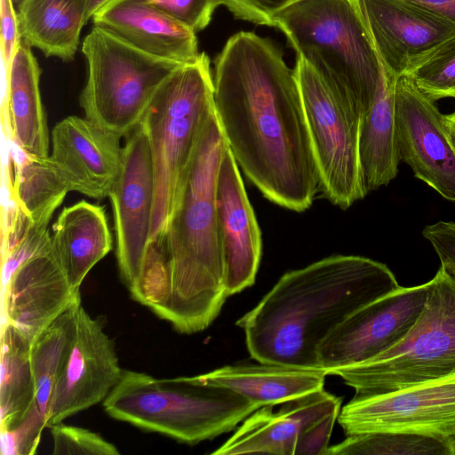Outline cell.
I'll use <instances>...</instances> for the list:
<instances>
[{"label": "cell", "instance_id": "cell-1", "mask_svg": "<svg viewBox=\"0 0 455 455\" xmlns=\"http://www.w3.org/2000/svg\"><path fill=\"white\" fill-rule=\"evenodd\" d=\"M214 110L238 167L271 202L307 210L320 178L294 69L253 32L232 36L214 60Z\"/></svg>", "mask_w": 455, "mask_h": 455}, {"label": "cell", "instance_id": "cell-2", "mask_svg": "<svg viewBox=\"0 0 455 455\" xmlns=\"http://www.w3.org/2000/svg\"><path fill=\"white\" fill-rule=\"evenodd\" d=\"M227 148L215 110L182 180L160 243L148 245L132 299L180 333L207 329L226 299L216 181Z\"/></svg>", "mask_w": 455, "mask_h": 455}, {"label": "cell", "instance_id": "cell-3", "mask_svg": "<svg viewBox=\"0 0 455 455\" xmlns=\"http://www.w3.org/2000/svg\"><path fill=\"white\" fill-rule=\"evenodd\" d=\"M399 286L384 263L333 255L286 272L236 325L259 363L320 369L322 341L355 311Z\"/></svg>", "mask_w": 455, "mask_h": 455}, {"label": "cell", "instance_id": "cell-4", "mask_svg": "<svg viewBox=\"0 0 455 455\" xmlns=\"http://www.w3.org/2000/svg\"><path fill=\"white\" fill-rule=\"evenodd\" d=\"M102 404L115 419L188 444L231 431L259 408L198 375L159 379L129 370Z\"/></svg>", "mask_w": 455, "mask_h": 455}, {"label": "cell", "instance_id": "cell-5", "mask_svg": "<svg viewBox=\"0 0 455 455\" xmlns=\"http://www.w3.org/2000/svg\"><path fill=\"white\" fill-rule=\"evenodd\" d=\"M274 27L361 116L373 104L382 65L353 0H297Z\"/></svg>", "mask_w": 455, "mask_h": 455}, {"label": "cell", "instance_id": "cell-6", "mask_svg": "<svg viewBox=\"0 0 455 455\" xmlns=\"http://www.w3.org/2000/svg\"><path fill=\"white\" fill-rule=\"evenodd\" d=\"M213 112L210 59L201 52L194 62L173 70L155 93L141 119L155 179L148 244L163 239L185 173Z\"/></svg>", "mask_w": 455, "mask_h": 455}, {"label": "cell", "instance_id": "cell-7", "mask_svg": "<svg viewBox=\"0 0 455 455\" xmlns=\"http://www.w3.org/2000/svg\"><path fill=\"white\" fill-rule=\"evenodd\" d=\"M357 395L398 390L455 374V279L439 267L424 307L395 346L360 363L333 371Z\"/></svg>", "mask_w": 455, "mask_h": 455}, {"label": "cell", "instance_id": "cell-8", "mask_svg": "<svg viewBox=\"0 0 455 455\" xmlns=\"http://www.w3.org/2000/svg\"><path fill=\"white\" fill-rule=\"evenodd\" d=\"M82 52L87 77L79 101L85 118L121 138L141 122L158 88L180 66L96 26L84 37Z\"/></svg>", "mask_w": 455, "mask_h": 455}, {"label": "cell", "instance_id": "cell-9", "mask_svg": "<svg viewBox=\"0 0 455 455\" xmlns=\"http://www.w3.org/2000/svg\"><path fill=\"white\" fill-rule=\"evenodd\" d=\"M311 145L320 178V191L346 210L363 199L359 164L362 116L345 102L302 58L294 68Z\"/></svg>", "mask_w": 455, "mask_h": 455}, {"label": "cell", "instance_id": "cell-10", "mask_svg": "<svg viewBox=\"0 0 455 455\" xmlns=\"http://www.w3.org/2000/svg\"><path fill=\"white\" fill-rule=\"evenodd\" d=\"M337 420L347 435L403 431L455 440V374L391 392L355 395Z\"/></svg>", "mask_w": 455, "mask_h": 455}, {"label": "cell", "instance_id": "cell-11", "mask_svg": "<svg viewBox=\"0 0 455 455\" xmlns=\"http://www.w3.org/2000/svg\"><path fill=\"white\" fill-rule=\"evenodd\" d=\"M429 288L430 281L411 287L399 286L355 311L320 344L319 368L331 374L395 346L417 321Z\"/></svg>", "mask_w": 455, "mask_h": 455}, {"label": "cell", "instance_id": "cell-12", "mask_svg": "<svg viewBox=\"0 0 455 455\" xmlns=\"http://www.w3.org/2000/svg\"><path fill=\"white\" fill-rule=\"evenodd\" d=\"M124 138L120 172L108 197L114 215L118 269L129 288L140 272L149 241L155 179L142 124Z\"/></svg>", "mask_w": 455, "mask_h": 455}, {"label": "cell", "instance_id": "cell-13", "mask_svg": "<svg viewBox=\"0 0 455 455\" xmlns=\"http://www.w3.org/2000/svg\"><path fill=\"white\" fill-rule=\"evenodd\" d=\"M353 2L384 70L396 78L455 38V24L409 0Z\"/></svg>", "mask_w": 455, "mask_h": 455}, {"label": "cell", "instance_id": "cell-14", "mask_svg": "<svg viewBox=\"0 0 455 455\" xmlns=\"http://www.w3.org/2000/svg\"><path fill=\"white\" fill-rule=\"evenodd\" d=\"M395 133L400 159L414 176L455 202V148L445 117L410 76L397 78Z\"/></svg>", "mask_w": 455, "mask_h": 455}, {"label": "cell", "instance_id": "cell-15", "mask_svg": "<svg viewBox=\"0 0 455 455\" xmlns=\"http://www.w3.org/2000/svg\"><path fill=\"white\" fill-rule=\"evenodd\" d=\"M123 371L115 342L101 321L80 305L74 342L52 395L46 427L103 403L120 381Z\"/></svg>", "mask_w": 455, "mask_h": 455}, {"label": "cell", "instance_id": "cell-16", "mask_svg": "<svg viewBox=\"0 0 455 455\" xmlns=\"http://www.w3.org/2000/svg\"><path fill=\"white\" fill-rule=\"evenodd\" d=\"M120 140L85 117L69 116L52 130L48 159L68 191L101 200L120 172Z\"/></svg>", "mask_w": 455, "mask_h": 455}, {"label": "cell", "instance_id": "cell-17", "mask_svg": "<svg viewBox=\"0 0 455 455\" xmlns=\"http://www.w3.org/2000/svg\"><path fill=\"white\" fill-rule=\"evenodd\" d=\"M1 295V325H11L31 343L81 300L51 248L20 266Z\"/></svg>", "mask_w": 455, "mask_h": 455}, {"label": "cell", "instance_id": "cell-18", "mask_svg": "<svg viewBox=\"0 0 455 455\" xmlns=\"http://www.w3.org/2000/svg\"><path fill=\"white\" fill-rule=\"evenodd\" d=\"M238 165L228 146L216 181V206L228 297L255 282L261 256L260 230Z\"/></svg>", "mask_w": 455, "mask_h": 455}, {"label": "cell", "instance_id": "cell-19", "mask_svg": "<svg viewBox=\"0 0 455 455\" xmlns=\"http://www.w3.org/2000/svg\"><path fill=\"white\" fill-rule=\"evenodd\" d=\"M341 403L342 398L323 388L284 402L277 411L274 405L262 406L212 454L294 455L299 435L327 414L340 411Z\"/></svg>", "mask_w": 455, "mask_h": 455}, {"label": "cell", "instance_id": "cell-20", "mask_svg": "<svg viewBox=\"0 0 455 455\" xmlns=\"http://www.w3.org/2000/svg\"><path fill=\"white\" fill-rule=\"evenodd\" d=\"M92 20L137 49L179 65L200 54L196 32L140 0H112Z\"/></svg>", "mask_w": 455, "mask_h": 455}, {"label": "cell", "instance_id": "cell-21", "mask_svg": "<svg viewBox=\"0 0 455 455\" xmlns=\"http://www.w3.org/2000/svg\"><path fill=\"white\" fill-rule=\"evenodd\" d=\"M31 46L20 39L5 72L9 136L24 154L49 156V133L40 93L41 69Z\"/></svg>", "mask_w": 455, "mask_h": 455}, {"label": "cell", "instance_id": "cell-22", "mask_svg": "<svg viewBox=\"0 0 455 455\" xmlns=\"http://www.w3.org/2000/svg\"><path fill=\"white\" fill-rule=\"evenodd\" d=\"M112 247L104 206L79 201L65 207L52 226L51 251L76 291Z\"/></svg>", "mask_w": 455, "mask_h": 455}, {"label": "cell", "instance_id": "cell-23", "mask_svg": "<svg viewBox=\"0 0 455 455\" xmlns=\"http://www.w3.org/2000/svg\"><path fill=\"white\" fill-rule=\"evenodd\" d=\"M327 375L322 369L259 363L227 365L198 376L204 382L235 392L260 408L323 389Z\"/></svg>", "mask_w": 455, "mask_h": 455}, {"label": "cell", "instance_id": "cell-24", "mask_svg": "<svg viewBox=\"0 0 455 455\" xmlns=\"http://www.w3.org/2000/svg\"><path fill=\"white\" fill-rule=\"evenodd\" d=\"M396 80L382 67V76L373 104L361 118L359 164L367 194L387 186L399 172L401 159L395 133Z\"/></svg>", "mask_w": 455, "mask_h": 455}, {"label": "cell", "instance_id": "cell-25", "mask_svg": "<svg viewBox=\"0 0 455 455\" xmlns=\"http://www.w3.org/2000/svg\"><path fill=\"white\" fill-rule=\"evenodd\" d=\"M16 7L20 39L46 57L74 59L88 0H21Z\"/></svg>", "mask_w": 455, "mask_h": 455}, {"label": "cell", "instance_id": "cell-26", "mask_svg": "<svg viewBox=\"0 0 455 455\" xmlns=\"http://www.w3.org/2000/svg\"><path fill=\"white\" fill-rule=\"evenodd\" d=\"M30 347L13 327L1 325L0 430L18 426L36 404Z\"/></svg>", "mask_w": 455, "mask_h": 455}, {"label": "cell", "instance_id": "cell-27", "mask_svg": "<svg viewBox=\"0 0 455 455\" xmlns=\"http://www.w3.org/2000/svg\"><path fill=\"white\" fill-rule=\"evenodd\" d=\"M68 192L48 157L30 156L20 151V160L14 162L9 196L33 224L48 226Z\"/></svg>", "mask_w": 455, "mask_h": 455}, {"label": "cell", "instance_id": "cell-28", "mask_svg": "<svg viewBox=\"0 0 455 455\" xmlns=\"http://www.w3.org/2000/svg\"><path fill=\"white\" fill-rule=\"evenodd\" d=\"M81 300L74 304L40 335L30 347V361L36 387V404L45 419L55 385L74 342Z\"/></svg>", "mask_w": 455, "mask_h": 455}, {"label": "cell", "instance_id": "cell-29", "mask_svg": "<svg viewBox=\"0 0 455 455\" xmlns=\"http://www.w3.org/2000/svg\"><path fill=\"white\" fill-rule=\"evenodd\" d=\"M326 455H455V440L403 431L347 435Z\"/></svg>", "mask_w": 455, "mask_h": 455}, {"label": "cell", "instance_id": "cell-30", "mask_svg": "<svg viewBox=\"0 0 455 455\" xmlns=\"http://www.w3.org/2000/svg\"><path fill=\"white\" fill-rule=\"evenodd\" d=\"M408 76L433 101L455 99V38L442 45Z\"/></svg>", "mask_w": 455, "mask_h": 455}, {"label": "cell", "instance_id": "cell-31", "mask_svg": "<svg viewBox=\"0 0 455 455\" xmlns=\"http://www.w3.org/2000/svg\"><path fill=\"white\" fill-rule=\"evenodd\" d=\"M53 450L52 454L118 455L116 446L100 435L89 429L63 424L50 427Z\"/></svg>", "mask_w": 455, "mask_h": 455}, {"label": "cell", "instance_id": "cell-32", "mask_svg": "<svg viewBox=\"0 0 455 455\" xmlns=\"http://www.w3.org/2000/svg\"><path fill=\"white\" fill-rule=\"evenodd\" d=\"M45 419L35 404L27 417L16 427L0 430L2 455H33L36 453Z\"/></svg>", "mask_w": 455, "mask_h": 455}, {"label": "cell", "instance_id": "cell-33", "mask_svg": "<svg viewBox=\"0 0 455 455\" xmlns=\"http://www.w3.org/2000/svg\"><path fill=\"white\" fill-rule=\"evenodd\" d=\"M47 225L32 224L21 239L7 252L2 254L1 291L14 272L25 261L51 248L52 235Z\"/></svg>", "mask_w": 455, "mask_h": 455}, {"label": "cell", "instance_id": "cell-34", "mask_svg": "<svg viewBox=\"0 0 455 455\" xmlns=\"http://www.w3.org/2000/svg\"><path fill=\"white\" fill-rule=\"evenodd\" d=\"M169 17L198 32L211 22L214 10L220 0H140Z\"/></svg>", "mask_w": 455, "mask_h": 455}, {"label": "cell", "instance_id": "cell-35", "mask_svg": "<svg viewBox=\"0 0 455 455\" xmlns=\"http://www.w3.org/2000/svg\"><path fill=\"white\" fill-rule=\"evenodd\" d=\"M235 18L274 27L275 15L297 0H220Z\"/></svg>", "mask_w": 455, "mask_h": 455}, {"label": "cell", "instance_id": "cell-36", "mask_svg": "<svg viewBox=\"0 0 455 455\" xmlns=\"http://www.w3.org/2000/svg\"><path fill=\"white\" fill-rule=\"evenodd\" d=\"M422 235L436 252L441 267L455 279V222L440 220L427 225Z\"/></svg>", "mask_w": 455, "mask_h": 455}, {"label": "cell", "instance_id": "cell-37", "mask_svg": "<svg viewBox=\"0 0 455 455\" xmlns=\"http://www.w3.org/2000/svg\"><path fill=\"white\" fill-rule=\"evenodd\" d=\"M339 413V411L331 412L306 429L297 441L294 455H326Z\"/></svg>", "mask_w": 455, "mask_h": 455}, {"label": "cell", "instance_id": "cell-38", "mask_svg": "<svg viewBox=\"0 0 455 455\" xmlns=\"http://www.w3.org/2000/svg\"><path fill=\"white\" fill-rule=\"evenodd\" d=\"M14 5L12 0H0L1 53L4 71L8 69L20 41Z\"/></svg>", "mask_w": 455, "mask_h": 455}, {"label": "cell", "instance_id": "cell-39", "mask_svg": "<svg viewBox=\"0 0 455 455\" xmlns=\"http://www.w3.org/2000/svg\"><path fill=\"white\" fill-rule=\"evenodd\" d=\"M455 24V0H409Z\"/></svg>", "mask_w": 455, "mask_h": 455}, {"label": "cell", "instance_id": "cell-40", "mask_svg": "<svg viewBox=\"0 0 455 455\" xmlns=\"http://www.w3.org/2000/svg\"><path fill=\"white\" fill-rule=\"evenodd\" d=\"M112 0H88L87 19H92L93 15L104 5Z\"/></svg>", "mask_w": 455, "mask_h": 455}, {"label": "cell", "instance_id": "cell-41", "mask_svg": "<svg viewBox=\"0 0 455 455\" xmlns=\"http://www.w3.org/2000/svg\"><path fill=\"white\" fill-rule=\"evenodd\" d=\"M444 117L451 141L455 148V111L445 115Z\"/></svg>", "mask_w": 455, "mask_h": 455}]
</instances>
